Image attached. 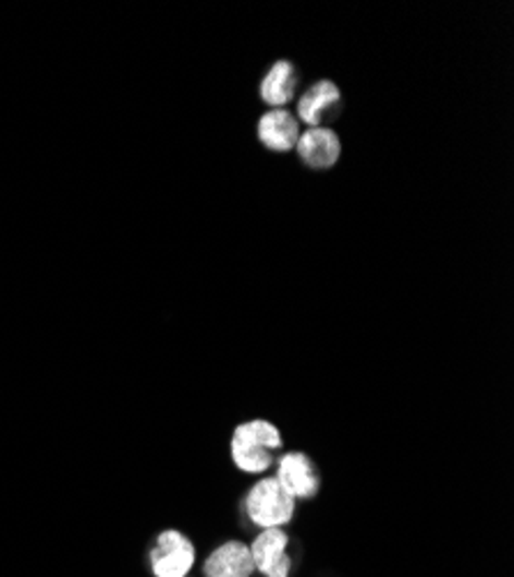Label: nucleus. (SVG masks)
Listing matches in <instances>:
<instances>
[{"label": "nucleus", "instance_id": "obj_1", "mask_svg": "<svg viewBox=\"0 0 514 577\" xmlns=\"http://www.w3.org/2000/svg\"><path fill=\"white\" fill-rule=\"evenodd\" d=\"M284 436L266 418L241 423L231 436V460L243 473L264 476L274 465V450H282Z\"/></svg>", "mask_w": 514, "mask_h": 577}, {"label": "nucleus", "instance_id": "obj_2", "mask_svg": "<svg viewBox=\"0 0 514 577\" xmlns=\"http://www.w3.org/2000/svg\"><path fill=\"white\" fill-rule=\"evenodd\" d=\"M247 520L259 529H284L295 517V500L272 479L256 481L245 494Z\"/></svg>", "mask_w": 514, "mask_h": 577}, {"label": "nucleus", "instance_id": "obj_3", "mask_svg": "<svg viewBox=\"0 0 514 577\" xmlns=\"http://www.w3.org/2000/svg\"><path fill=\"white\" fill-rule=\"evenodd\" d=\"M196 562V548L183 531L167 529L150 550V570L155 577H187Z\"/></svg>", "mask_w": 514, "mask_h": 577}, {"label": "nucleus", "instance_id": "obj_4", "mask_svg": "<svg viewBox=\"0 0 514 577\" xmlns=\"http://www.w3.org/2000/svg\"><path fill=\"white\" fill-rule=\"evenodd\" d=\"M274 481L280 483L295 502L314 500L321 490L319 469H316L311 457L303 450H289L277 457Z\"/></svg>", "mask_w": 514, "mask_h": 577}, {"label": "nucleus", "instance_id": "obj_5", "mask_svg": "<svg viewBox=\"0 0 514 577\" xmlns=\"http://www.w3.org/2000/svg\"><path fill=\"white\" fill-rule=\"evenodd\" d=\"M289 543L291 539L284 529H261L249 545L254 570L264 577H289L293 568Z\"/></svg>", "mask_w": 514, "mask_h": 577}, {"label": "nucleus", "instance_id": "obj_6", "mask_svg": "<svg viewBox=\"0 0 514 577\" xmlns=\"http://www.w3.org/2000/svg\"><path fill=\"white\" fill-rule=\"evenodd\" d=\"M301 163L314 171H328L340 163L342 157V142L334 130L330 128H307L301 132L298 144H295Z\"/></svg>", "mask_w": 514, "mask_h": 577}, {"label": "nucleus", "instance_id": "obj_7", "mask_svg": "<svg viewBox=\"0 0 514 577\" xmlns=\"http://www.w3.org/2000/svg\"><path fill=\"white\" fill-rule=\"evenodd\" d=\"M342 105V91L340 86L330 82V79H321V82L311 84L301 97H298V118L301 123L307 128H323L326 121L338 113Z\"/></svg>", "mask_w": 514, "mask_h": 577}, {"label": "nucleus", "instance_id": "obj_8", "mask_svg": "<svg viewBox=\"0 0 514 577\" xmlns=\"http://www.w3.org/2000/svg\"><path fill=\"white\" fill-rule=\"evenodd\" d=\"M301 132V121L289 109H268L256 123L259 144L272 153L295 151Z\"/></svg>", "mask_w": 514, "mask_h": 577}, {"label": "nucleus", "instance_id": "obj_9", "mask_svg": "<svg viewBox=\"0 0 514 577\" xmlns=\"http://www.w3.org/2000/svg\"><path fill=\"white\" fill-rule=\"evenodd\" d=\"M206 577H252L254 562L249 545L243 541H227L217 545L204 562Z\"/></svg>", "mask_w": 514, "mask_h": 577}, {"label": "nucleus", "instance_id": "obj_10", "mask_svg": "<svg viewBox=\"0 0 514 577\" xmlns=\"http://www.w3.org/2000/svg\"><path fill=\"white\" fill-rule=\"evenodd\" d=\"M298 70L291 61H274L261 79L259 95L270 109H286L298 91Z\"/></svg>", "mask_w": 514, "mask_h": 577}]
</instances>
